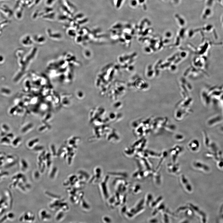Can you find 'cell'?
<instances>
[{"mask_svg":"<svg viewBox=\"0 0 223 223\" xmlns=\"http://www.w3.org/2000/svg\"><path fill=\"white\" fill-rule=\"evenodd\" d=\"M0 13L7 18H11L13 14V11L6 5H3L0 7Z\"/></svg>","mask_w":223,"mask_h":223,"instance_id":"6da1fadb","label":"cell"},{"mask_svg":"<svg viewBox=\"0 0 223 223\" xmlns=\"http://www.w3.org/2000/svg\"><path fill=\"white\" fill-rule=\"evenodd\" d=\"M180 181H181L182 185L183 187L188 192L190 193L191 191V185L187 179L185 178V176L184 175H182L181 178H180Z\"/></svg>","mask_w":223,"mask_h":223,"instance_id":"7a4b0ae2","label":"cell"},{"mask_svg":"<svg viewBox=\"0 0 223 223\" xmlns=\"http://www.w3.org/2000/svg\"><path fill=\"white\" fill-rule=\"evenodd\" d=\"M168 170L172 174H178L179 171V167L177 165H168Z\"/></svg>","mask_w":223,"mask_h":223,"instance_id":"3957f363","label":"cell"},{"mask_svg":"<svg viewBox=\"0 0 223 223\" xmlns=\"http://www.w3.org/2000/svg\"><path fill=\"white\" fill-rule=\"evenodd\" d=\"M162 197H160L157 199L155 201H154L152 202L151 205L152 207H154L156 206V205L158 204V203H159L160 201H162Z\"/></svg>","mask_w":223,"mask_h":223,"instance_id":"277c9868","label":"cell"},{"mask_svg":"<svg viewBox=\"0 0 223 223\" xmlns=\"http://www.w3.org/2000/svg\"><path fill=\"white\" fill-rule=\"evenodd\" d=\"M8 173L7 172H4L3 171L1 172V171H0V176L3 175H8ZM1 176H0V181H1L3 180L4 178H4L5 177H2Z\"/></svg>","mask_w":223,"mask_h":223,"instance_id":"5b68a950","label":"cell"},{"mask_svg":"<svg viewBox=\"0 0 223 223\" xmlns=\"http://www.w3.org/2000/svg\"><path fill=\"white\" fill-rule=\"evenodd\" d=\"M9 1V0H0V2L6 1Z\"/></svg>","mask_w":223,"mask_h":223,"instance_id":"8992f818","label":"cell"},{"mask_svg":"<svg viewBox=\"0 0 223 223\" xmlns=\"http://www.w3.org/2000/svg\"><path fill=\"white\" fill-rule=\"evenodd\" d=\"M1 20L0 19V21H1Z\"/></svg>","mask_w":223,"mask_h":223,"instance_id":"52a82bcc","label":"cell"}]
</instances>
